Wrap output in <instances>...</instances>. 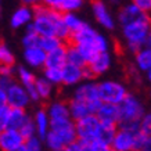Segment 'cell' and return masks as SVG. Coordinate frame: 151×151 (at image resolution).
Returning <instances> with one entry per match:
<instances>
[{
    "mask_svg": "<svg viewBox=\"0 0 151 151\" xmlns=\"http://www.w3.org/2000/svg\"><path fill=\"white\" fill-rule=\"evenodd\" d=\"M119 124L118 128L128 129L132 132L140 130V119L146 112V107L143 101L136 94L128 93V96L118 104Z\"/></svg>",
    "mask_w": 151,
    "mask_h": 151,
    "instance_id": "obj_1",
    "label": "cell"
},
{
    "mask_svg": "<svg viewBox=\"0 0 151 151\" xmlns=\"http://www.w3.org/2000/svg\"><path fill=\"white\" fill-rule=\"evenodd\" d=\"M150 25H151V17H147V18L133 21V22H129L126 25L121 27V33H122V39L125 42V46L128 47V50L132 54L134 51H137L140 47L146 46Z\"/></svg>",
    "mask_w": 151,
    "mask_h": 151,
    "instance_id": "obj_2",
    "label": "cell"
},
{
    "mask_svg": "<svg viewBox=\"0 0 151 151\" xmlns=\"http://www.w3.org/2000/svg\"><path fill=\"white\" fill-rule=\"evenodd\" d=\"M99 87V97L103 103H111V104H119L128 96V86L121 81L115 79H103L97 82Z\"/></svg>",
    "mask_w": 151,
    "mask_h": 151,
    "instance_id": "obj_3",
    "label": "cell"
},
{
    "mask_svg": "<svg viewBox=\"0 0 151 151\" xmlns=\"http://www.w3.org/2000/svg\"><path fill=\"white\" fill-rule=\"evenodd\" d=\"M101 122L96 116V114H90L82 119L75 121V130L76 137L81 143H90L97 139L99 130H100Z\"/></svg>",
    "mask_w": 151,
    "mask_h": 151,
    "instance_id": "obj_4",
    "label": "cell"
},
{
    "mask_svg": "<svg viewBox=\"0 0 151 151\" xmlns=\"http://www.w3.org/2000/svg\"><path fill=\"white\" fill-rule=\"evenodd\" d=\"M92 13L96 22L105 31H112L116 27V18L105 0H92Z\"/></svg>",
    "mask_w": 151,
    "mask_h": 151,
    "instance_id": "obj_5",
    "label": "cell"
},
{
    "mask_svg": "<svg viewBox=\"0 0 151 151\" xmlns=\"http://www.w3.org/2000/svg\"><path fill=\"white\" fill-rule=\"evenodd\" d=\"M73 99L86 101L89 104H100L101 100L99 97V87L97 82L93 79H85L82 82L73 87L72 92Z\"/></svg>",
    "mask_w": 151,
    "mask_h": 151,
    "instance_id": "obj_6",
    "label": "cell"
},
{
    "mask_svg": "<svg viewBox=\"0 0 151 151\" xmlns=\"http://www.w3.org/2000/svg\"><path fill=\"white\" fill-rule=\"evenodd\" d=\"M111 67H112V55L110 51L99 53L86 64V69L92 79L105 75L111 69Z\"/></svg>",
    "mask_w": 151,
    "mask_h": 151,
    "instance_id": "obj_7",
    "label": "cell"
},
{
    "mask_svg": "<svg viewBox=\"0 0 151 151\" xmlns=\"http://www.w3.org/2000/svg\"><path fill=\"white\" fill-rule=\"evenodd\" d=\"M50 130L54 132L61 139V142L64 143L65 146L78 140L76 130H75V121H72L71 118L50 122Z\"/></svg>",
    "mask_w": 151,
    "mask_h": 151,
    "instance_id": "obj_8",
    "label": "cell"
},
{
    "mask_svg": "<svg viewBox=\"0 0 151 151\" xmlns=\"http://www.w3.org/2000/svg\"><path fill=\"white\" fill-rule=\"evenodd\" d=\"M61 71H63V85L68 87H75L85 79H92L86 67H79V65L67 63L61 68Z\"/></svg>",
    "mask_w": 151,
    "mask_h": 151,
    "instance_id": "obj_9",
    "label": "cell"
},
{
    "mask_svg": "<svg viewBox=\"0 0 151 151\" xmlns=\"http://www.w3.org/2000/svg\"><path fill=\"white\" fill-rule=\"evenodd\" d=\"M6 93H7V105L10 108H27L31 104V97L21 83L14 82L6 90Z\"/></svg>",
    "mask_w": 151,
    "mask_h": 151,
    "instance_id": "obj_10",
    "label": "cell"
},
{
    "mask_svg": "<svg viewBox=\"0 0 151 151\" xmlns=\"http://www.w3.org/2000/svg\"><path fill=\"white\" fill-rule=\"evenodd\" d=\"M137 132L118 128L111 143V148L115 151H134V137Z\"/></svg>",
    "mask_w": 151,
    "mask_h": 151,
    "instance_id": "obj_11",
    "label": "cell"
},
{
    "mask_svg": "<svg viewBox=\"0 0 151 151\" xmlns=\"http://www.w3.org/2000/svg\"><path fill=\"white\" fill-rule=\"evenodd\" d=\"M97 35H99V31L94 29L87 22H85L78 31L71 33L67 43H71V45H75V46H81V45H92L93 46V42H94Z\"/></svg>",
    "mask_w": 151,
    "mask_h": 151,
    "instance_id": "obj_12",
    "label": "cell"
},
{
    "mask_svg": "<svg viewBox=\"0 0 151 151\" xmlns=\"http://www.w3.org/2000/svg\"><path fill=\"white\" fill-rule=\"evenodd\" d=\"M100 104H89L86 101L78 100L71 97V100L68 101V108H69V115L72 121H78L90 114H96L97 108Z\"/></svg>",
    "mask_w": 151,
    "mask_h": 151,
    "instance_id": "obj_13",
    "label": "cell"
},
{
    "mask_svg": "<svg viewBox=\"0 0 151 151\" xmlns=\"http://www.w3.org/2000/svg\"><path fill=\"white\" fill-rule=\"evenodd\" d=\"M150 15H147L139 10L136 6L133 4L132 1L130 3H126V4L121 6L118 10V14H116V24H119L121 27L122 25H126L129 22H133V21H139V19H143V18H147Z\"/></svg>",
    "mask_w": 151,
    "mask_h": 151,
    "instance_id": "obj_14",
    "label": "cell"
},
{
    "mask_svg": "<svg viewBox=\"0 0 151 151\" xmlns=\"http://www.w3.org/2000/svg\"><path fill=\"white\" fill-rule=\"evenodd\" d=\"M17 78H18L19 83L27 89L28 94L31 97V101H40L39 96H37L36 87H35V82H36V76L33 75L31 69H28L27 67H18L17 68Z\"/></svg>",
    "mask_w": 151,
    "mask_h": 151,
    "instance_id": "obj_15",
    "label": "cell"
},
{
    "mask_svg": "<svg viewBox=\"0 0 151 151\" xmlns=\"http://www.w3.org/2000/svg\"><path fill=\"white\" fill-rule=\"evenodd\" d=\"M96 116L99 118L101 124L116 125L119 124V110L118 104H111V103H103L101 101L99 108L96 111Z\"/></svg>",
    "mask_w": 151,
    "mask_h": 151,
    "instance_id": "obj_16",
    "label": "cell"
},
{
    "mask_svg": "<svg viewBox=\"0 0 151 151\" xmlns=\"http://www.w3.org/2000/svg\"><path fill=\"white\" fill-rule=\"evenodd\" d=\"M25 139L18 130L4 129L0 132V151H11L15 147L24 144Z\"/></svg>",
    "mask_w": 151,
    "mask_h": 151,
    "instance_id": "obj_17",
    "label": "cell"
},
{
    "mask_svg": "<svg viewBox=\"0 0 151 151\" xmlns=\"http://www.w3.org/2000/svg\"><path fill=\"white\" fill-rule=\"evenodd\" d=\"M24 60L32 68H45L46 51L40 46L27 47V49H24Z\"/></svg>",
    "mask_w": 151,
    "mask_h": 151,
    "instance_id": "obj_18",
    "label": "cell"
},
{
    "mask_svg": "<svg viewBox=\"0 0 151 151\" xmlns=\"http://www.w3.org/2000/svg\"><path fill=\"white\" fill-rule=\"evenodd\" d=\"M67 64V43L46 53V68H63Z\"/></svg>",
    "mask_w": 151,
    "mask_h": 151,
    "instance_id": "obj_19",
    "label": "cell"
},
{
    "mask_svg": "<svg viewBox=\"0 0 151 151\" xmlns=\"http://www.w3.org/2000/svg\"><path fill=\"white\" fill-rule=\"evenodd\" d=\"M46 111H47L49 118H50V122L71 118V115H69V108H68V101H64V100L51 101L50 104L47 105Z\"/></svg>",
    "mask_w": 151,
    "mask_h": 151,
    "instance_id": "obj_20",
    "label": "cell"
},
{
    "mask_svg": "<svg viewBox=\"0 0 151 151\" xmlns=\"http://www.w3.org/2000/svg\"><path fill=\"white\" fill-rule=\"evenodd\" d=\"M33 19V10L32 6L22 4L21 7L14 11L13 17H11V27L18 29V28L27 27L29 22H32Z\"/></svg>",
    "mask_w": 151,
    "mask_h": 151,
    "instance_id": "obj_21",
    "label": "cell"
},
{
    "mask_svg": "<svg viewBox=\"0 0 151 151\" xmlns=\"http://www.w3.org/2000/svg\"><path fill=\"white\" fill-rule=\"evenodd\" d=\"M133 64L139 72L146 73L151 68V47L143 46L133 53Z\"/></svg>",
    "mask_w": 151,
    "mask_h": 151,
    "instance_id": "obj_22",
    "label": "cell"
},
{
    "mask_svg": "<svg viewBox=\"0 0 151 151\" xmlns=\"http://www.w3.org/2000/svg\"><path fill=\"white\" fill-rule=\"evenodd\" d=\"M33 122H35V129H36V134L43 140L47 132L50 130V118L47 115V111L45 108H39L32 116Z\"/></svg>",
    "mask_w": 151,
    "mask_h": 151,
    "instance_id": "obj_23",
    "label": "cell"
},
{
    "mask_svg": "<svg viewBox=\"0 0 151 151\" xmlns=\"http://www.w3.org/2000/svg\"><path fill=\"white\" fill-rule=\"evenodd\" d=\"M29 118L25 108H10L9 111V119H7V128L6 129H14L19 130V128L24 125V122Z\"/></svg>",
    "mask_w": 151,
    "mask_h": 151,
    "instance_id": "obj_24",
    "label": "cell"
},
{
    "mask_svg": "<svg viewBox=\"0 0 151 151\" xmlns=\"http://www.w3.org/2000/svg\"><path fill=\"white\" fill-rule=\"evenodd\" d=\"M63 21L69 33H73L75 31H78L83 24L86 22L85 19H82L76 13H63ZM71 36V35H69Z\"/></svg>",
    "mask_w": 151,
    "mask_h": 151,
    "instance_id": "obj_25",
    "label": "cell"
},
{
    "mask_svg": "<svg viewBox=\"0 0 151 151\" xmlns=\"http://www.w3.org/2000/svg\"><path fill=\"white\" fill-rule=\"evenodd\" d=\"M35 87H36L37 96L40 100H49L53 94V85H51L47 79H45L43 76L42 78H36V82H35Z\"/></svg>",
    "mask_w": 151,
    "mask_h": 151,
    "instance_id": "obj_26",
    "label": "cell"
},
{
    "mask_svg": "<svg viewBox=\"0 0 151 151\" xmlns=\"http://www.w3.org/2000/svg\"><path fill=\"white\" fill-rule=\"evenodd\" d=\"M116 129L118 126L116 125H108V124H101L100 130H99V134H97V140L105 143V144H110L112 143V139H114L115 133H116Z\"/></svg>",
    "mask_w": 151,
    "mask_h": 151,
    "instance_id": "obj_27",
    "label": "cell"
},
{
    "mask_svg": "<svg viewBox=\"0 0 151 151\" xmlns=\"http://www.w3.org/2000/svg\"><path fill=\"white\" fill-rule=\"evenodd\" d=\"M67 63L79 65V67H86V61L82 57L81 51L78 50V47L71 43H67Z\"/></svg>",
    "mask_w": 151,
    "mask_h": 151,
    "instance_id": "obj_28",
    "label": "cell"
},
{
    "mask_svg": "<svg viewBox=\"0 0 151 151\" xmlns=\"http://www.w3.org/2000/svg\"><path fill=\"white\" fill-rule=\"evenodd\" d=\"M63 43H65L64 40H61L58 36L55 35H51V36H40V40H39V46L46 51H51L57 49L58 46H61Z\"/></svg>",
    "mask_w": 151,
    "mask_h": 151,
    "instance_id": "obj_29",
    "label": "cell"
},
{
    "mask_svg": "<svg viewBox=\"0 0 151 151\" xmlns=\"http://www.w3.org/2000/svg\"><path fill=\"white\" fill-rule=\"evenodd\" d=\"M43 78L47 79L53 86L63 85V71L61 68H43Z\"/></svg>",
    "mask_w": 151,
    "mask_h": 151,
    "instance_id": "obj_30",
    "label": "cell"
},
{
    "mask_svg": "<svg viewBox=\"0 0 151 151\" xmlns=\"http://www.w3.org/2000/svg\"><path fill=\"white\" fill-rule=\"evenodd\" d=\"M27 32L22 37V46L24 49L27 47H33V46H39V40H40V35H37L32 28L27 25Z\"/></svg>",
    "mask_w": 151,
    "mask_h": 151,
    "instance_id": "obj_31",
    "label": "cell"
},
{
    "mask_svg": "<svg viewBox=\"0 0 151 151\" xmlns=\"http://www.w3.org/2000/svg\"><path fill=\"white\" fill-rule=\"evenodd\" d=\"M85 6V0H64L60 6L61 13H76Z\"/></svg>",
    "mask_w": 151,
    "mask_h": 151,
    "instance_id": "obj_32",
    "label": "cell"
},
{
    "mask_svg": "<svg viewBox=\"0 0 151 151\" xmlns=\"http://www.w3.org/2000/svg\"><path fill=\"white\" fill-rule=\"evenodd\" d=\"M21 134H22V137L27 140V139L32 137V136H35L36 134V129H35V122H33V118L32 116H29V118L24 122V125L19 128L18 130Z\"/></svg>",
    "mask_w": 151,
    "mask_h": 151,
    "instance_id": "obj_33",
    "label": "cell"
},
{
    "mask_svg": "<svg viewBox=\"0 0 151 151\" xmlns=\"http://www.w3.org/2000/svg\"><path fill=\"white\" fill-rule=\"evenodd\" d=\"M14 54L4 43H0V65H14Z\"/></svg>",
    "mask_w": 151,
    "mask_h": 151,
    "instance_id": "obj_34",
    "label": "cell"
},
{
    "mask_svg": "<svg viewBox=\"0 0 151 151\" xmlns=\"http://www.w3.org/2000/svg\"><path fill=\"white\" fill-rule=\"evenodd\" d=\"M25 147H27V151H43V140H42L37 134L32 136L25 140Z\"/></svg>",
    "mask_w": 151,
    "mask_h": 151,
    "instance_id": "obj_35",
    "label": "cell"
},
{
    "mask_svg": "<svg viewBox=\"0 0 151 151\" xmlns=\"http://www.w3.org/2000/svg\"><path fill=\"white\" fill-rule=\"evenodd\" d=\"M140 132L146 136H151V111H147L143 114L140 119Z\"/></svg>",
    "mask_w": 151,
    "mask_h": 151,
    "instance_id": "obj_36",
    "label": "cell"
},
{
    "mask_svg": "<svg viewBox=\"0 0 151 151\" xmlns=\"http://www.w3.org/2000/svg\"><path fill=\"white\" fill-rule=\"evenodd\" d=\"M133 4L136 6L139 10H142L144 14L151 17V0H130Z\"/></svg>",
    "mask_w": 151,
    "mask_h": 151,
    "instance_id": "obj_37",
    "label": "cell"
},
{
    "mask_svg": "<svg viewBox=\"0 0 151 151\" xmlns=\"http://www.w3.org/2000/svg\"><path fill=\"white\" fill-rule=\"evenodd\" d=\"M9 111L10 107L6 105L3 108H0V132L7 128V119H9Z\"/></svg>",
    "mask_w": 151,
    "mask_h": 151,
    "instance_id": "obj_38",
    "label": "cell"
},
{
    "mask_svg": "<svg viewBox=\"0 0 151 151\" xmlns=\"http://www.w3.org/2000/svg\"><path fill=\"white\" fill-rule=\"evenodd\" d=\"M90 146H92V151H111L112 148H111L110 144H105V143L100 142V140H93V142H90Z\"/></svg>",
    "mask_w": 151,
    "mask_h": 151,
    "instance_id": "obj_39",
    "label": "cell"
},
{
    "mask_svg": "<svg viewBox=\"0 0 151 151\" xmlns=\"http://www.w3.org/2000/svg\"><path fill=\"white\" fill-rule=\"evenodd\" d=\"M15 82L13 76H6V75H0V89L3 90H7L13 83Z\"/></svg>",
    "mask_w": 151,
    "mask_h": 151,
    "instance_id": "obj_40",
    "label": "cell"
},
{
    "mask_svg": "<svg viewBox=\"0 0 151 151\" xmlns=\"http://www.w3.org/2000/svg\"><path fill=\"white\" fill-rule=\"evenodd\" d=\"M64 0H43L42 3L47 7H50V9H54V10H60V6L63 3Z\"/></svg>",
    "mask_w": 151,
    "mask_h": 151,
    "instance_id": "obj_41",
    "label": "cell"
},
{
    "mask_svg": "<svg viewBox=\"0 0 151 151\" xmlns=\"http://www.w3.org/2000/svg\"><path fill=\"white\" fill-rule=\"evenodd\" d=\"M61 151H82V146H81V143L76 140V142H73V143H71V144H68V146H65Z\"/></svg>",
    "mask_w": 151,
    "mask_h": 151,
    "instance_id": "obj_42",
    "label": "cell"
},
{
    "mask_svg": "<svg viewBox=\"0 0 151 151\" xmlns=\"http://www.w3.org/2000/svg\"><path fill=\"white\" fill-rule=\"evenodd\" d=\"M14 68L13 65H0V75H6V76H13Z\"/></svg>",
    "mask_w": 151,
    "mask_h": 151,
    "instance_id": "obj_43",
    "label": "cell"
},
{
    "mask_svg": "<svg viewBox=\"0 0 151 151\" xmlns=\"http://www.w3.org/2000/svg\"><path fill=\"white\" fill-rule=\"evenodd\" d=\"M7 105V93L6 90L0 89V108H3Z\"/></svg>",
    "mask_w": 151,
    "mask_h": 151,
    "instance_id": "obj_44",
    "label": "cell"
},
{
    "mask_svg": "<svg viewBox=\"0 0 151 151\" xmlns=\"http://www.w3.org/2000/svg\"><path fill=\"white\" fill-rule=\"evenodd\" d=\"M140 151H151V136H147L146 140H144V144H143L142 150Z\"/></svg>",
    "mask_w": 151,
    "mask_h": 151,
    "instance_id": "obj_45",
    "label": "cell"
},
{
    "mask_svg": "<svg viewBox=\"0 0 151 151\" xmlns=\"http://www.w3.org/2000/svg\"><path fill=\"white\" fill-rule=\"evenodd\" d=\"M146 46L151 47V25H150V31H148V36H147V42H146Z\"/></svg>",
    "mask_w": 151,
    "mask_h": 151,
    "instance_id": "obj_46",
    "label": "cell"
},
{
    "mask_svg": "<svg viewBox=\"0 0 151 151\" xmlns=\"http://www.w3.org/2000/svg\"><path fill=\"white\" fill-rule=\"evenodd\" d=\"M25 143V142H24ZM11 151H27V147H25V144H21V146H18V147H15L14 150H11Z\"/></svg>",
    "mask_w": 151,
    "mask_h": 151,
    "instance_id": "obj_47",
    "label": "cell"
},
{
    "mask_svg": "<svg viewBox=\"0 0 151 151\" xmlns=\"http://www.w3.org/2000/svg\"><path fill=\"white\" fill-rule=\"evenodd\" d=\"M107 3L111 6H119L121 4V0H107Z\"/></svg>",
    "mask_w": 151,
    "mask_h": 151,
    "instance_id": "obj_48",
    "label": "cell"
},
{
    "mask_svg": "<svg viewBox=\"0 0 151 151\" xmlns=\"http://www.w3.org/2000/svg\"><path fill=\"white\" fill-rule=\"evenodd\" d=\"M146 79H147V82H148V83L151 85V68L146 72Z\"/></svg>",
    "mask_w": 151,
    "mask_h": 151,
    "instance_id": "obj_49",
    "label": "cell"
},
{
    "mask_svg": "<svg viewBox=\"0 0 151 151\" xmlns=\"http://www.w3.org/2000/svg\"><path fill=\"white\" fill-rule=\"evenodd\" d=\"M21 1L27 6H33V0H21Z\"/></svg>",
    "mask_w": 151,
    "mask_h": 151,
    "instance_id": "obj_50",
    "label": "cell"
},
{
    "mask_svg": "<svg viewBox=\"0 0 151 151\" xmlns=\"http://www.w3.org/2000/svg\"><path fill=\"white\" fill-rule=\"evenodd\" d=\"M43 0H33V4H37V3H42Z\"/></svg>",
    "mask_w": 151,
    "mask_h": 151,
    "instance_id": "obj_51",
    "label": "cell"
},
{
    "mask_svg": "<svg viewBox=\"0 0 151 151\" xmlns=\"http://www.w3.org/2000/svg\"><path fill=\"white\" fill-rule=\"evenodd\" d=\"M150 96H151V92H150Z\"/></svg>",
    "mask_w": 151,
    "mask_h": 151,
    "instance_id": "obj_52",
    "label": "cell"
},
{
    "mask_svg": "<svg viewBox=\"0 0 151 151\" xmlns=\"http://www.w3.org/2000/svg\"><path fill=\"white\" fill-rule=\"evenodd\" d=\"M111 151H115V150H111Z\"/></svg>",
    "mask_w": 151,
    "mask_h": 151,
    "instance_id": "obj_53",
    "label": "cell"
}]
</instances>
